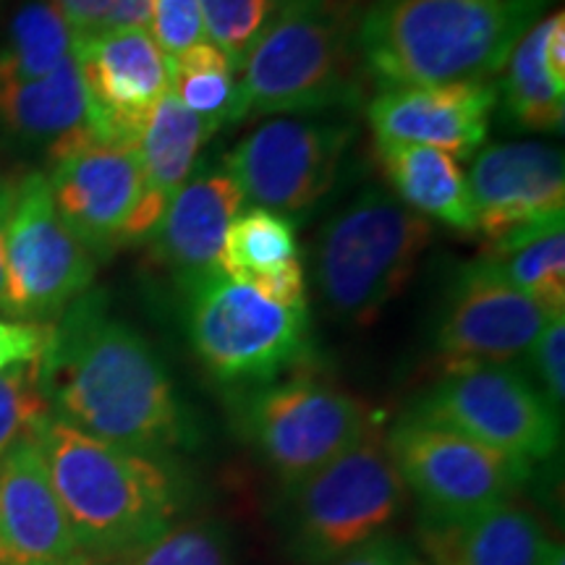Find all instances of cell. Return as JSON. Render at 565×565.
<instances>
[{"instance_id":"60d3db41","label":"cell","mask_w":565,"mask_h":565,"mask_svg":"<svg viewBox=\"0 0 565 565\" xmlns=\"http://www.w3.org/2000/svg\"><path fill=\"white\" fill-rule=\"evenodd\" d=\"M412 565H427V563H422V561H419V557H416V561H414Z\"/></svg>"},{"instance_id":"ffe728a7","label":"cell","mask_w":565,"mask_h":565,"mask_svg":"<svg viewBox=\"0 0 565 565\" xmlns=\"http://www.w3.org/2000/svg\"><path fill=\"white\" fill-rule=\"evenodd\" d=\"M419 542L427 565H547L555 550L534 513L511 500L454 519L422 515Z\"/></svg>"},{"instance_id":"5bb4252c","label":"cell","mask_w":565,"mask_h":565,"mask_svg":"<svg viewBox=\"0 0 565 565\" xmlns=\"http://www.w3.org/2000/svg\"><path fill=\"white\" fill-rule=\"evenodd\" d=\"M550 320L553 315L515 291L479 257L463 265L450 286L437 324V359L445 374L511 364L526 356Z\"/></svg>"},{"instance_id":"277c9868","label":"cell","mask_w":565,"mask_h":565,"mask_svg":"<svg viewBox=\"0 0 565 565\" xmlns=\"http://www.w3.org/2000/svg\"><path fill=\"white\" fill-rule=\"evenodd\" d=\"M364 0H278L238 68L244 118L312 116L364 100Z\"/></svg>"},{"instance_id":"9a60e30c","label":"cell","mask_w":565,"mask_h":565,"mask_svg":"<svg viewBox=\"0 0 565 565\" xmlns=\"http://www.w3.org/2000/svg\"><path fill=\"white\" fill-rule=\"evenodd\" d=\"M74 61L87 95L89 131L137 147L154 105L168 92V63L147 30L74 38Z\"/></svg>"},{"instance_id":"4fadbf2b","label":"cell","mask_w":565,"mask_h":565,"mask_svg":"<svg viewBox=\"0 0 565 565\" xmlns=\"http://www.w3.org/2000/svg\"><path fill=\"white\" fill-rule=\"evenodd\" d=\"M406 490L433 519H454L505 503L532 477V466L484 448L456 429L406 414L385 437Z\"/></svg>"},{"instance_id":"8fae6325","label":"cell","mask_w":565,"mask_h":565,"mask_svg":"<svg viewBox=\"0 0 565 565\" xmlns=\"http://www.w3.org/2000/svg\"><path fill=\"white\" fill-rule=\"evenodd\" d=\"M353 134L341 116H278L246 134L223 166L244 200L294 221L333 192Z\"/></svg>"},{"instance_id":"1f68e13d","label":"cell","mask_w":565,"mask_h":565,"mask_svg":"<svg viewBox=\"0 0 565 565\" xmlns=\"http://www.w3.org/2000/svg\"><path fill=\"white\" fill-rule=\"evenodd\" d=\"M74 38L110 30H147L150 0H51Z\"/></svg>"},{"instance_id":"cb8c5ba5","label":"cell","mask_w":565,"mask_h":565,"mask_svg":"<svg viewBox=\"0 0 565 565\" xmlns=\"http://www.w3.org/2000/svg\"><path fill=\"white\" fill-rule=\"evenodd\" d=\"M215 129L186 110L171 89L160 97L137 137V154L150 202L160 212L194 173L200 150Z\"/></svg>"},{"instance_id":"f35d334b","label":"cell","mask_w":565,"mask_h":565,"mask_svg":"<svg viewBox=\"0 0 565 565\" xmlns=\"http://www.w3.org/2000/svg\"><path fill=\"white\" fill-rule=\"evenodd\" d=\"M97 565H129L126 557H108V561H97Z\"/></svg>"},{"instance_id":"5b68a950","label":"cell","mask_w":565,"mask_h":565,"mask_svg":"<svg viewBox=\"0 0 565 565\" xmlns=\"http://www.w3.org/2000/svg\"><path fill=\"white\" fill-rule=\"evenodd\" d=\"M433 236L427 217L385 189H364L320 231L317 291L335 317L370 324L408 286Z\"/></svg>"},{"instance_id":"d6986e66","label":"cell","mask_w":565,"mask_h":565,"mask_svg":"<svg viewBox=\"0 0 565 565\" xmlns=\"http://www.w3.org/2000/svg\"><path fill=\"white\" fill-rule=\"evenodd\" d=\"M38 440L0 458V565H76L84 561Z\"/></svg>"},{"instance_id":"3957f363","label":"cell","mask_w":565,"mask_h":565,"mask_svg":"<svg viewBox=\"0 0 565 565\" xmlns=\"http://www.w3.org/2000/svg\"><path fill=\"white\" fill-rule=\"evenodd\" d=\"M34 440L87 557H126L171 526L179 511L175 479L154 456L103 443L55 416Z\"/></svg>"},{"instance_id":"74e56055","label":"cell","mask_w":565,"mask_h":565,"mask_svg":"<svg viewBox=\"0 0 565 565\" xmlns=\"http://www.w3.org/2000/svg\"><path fill=\"white\" fill-rule=\"evenodd\" d=\"M547 565H565V555H563V545H555L553 555H550Z\"/></svg>"},{"instance_id":"603a6c76","label":"cell","mask_w":565,"mask_h":565,"mask_svg":"<svg viewBox=\"0 0 565 565\" xmlns=\"http://www.w3.org/2000/svg\"><path fill=\"white\" fill-rule=\"evenodd\" d=\"M482 259L526 294L547 315H565V221L563 215L519 225L487 242Z\"/></svg>"},{"instance_id":"ba28073f","label":"cell","mask_w":565,"mask_h":565,"mask_svg":"<svg viewBox=\"0 0 565 565\" xmlns=\"http://www.w3.org/2000/svg\"><path fill=\"white\" fill-rule=\"evenodd\" d=\"M47 152L55 210L92 257H110L150 236L162 212L147 196L137 147L97 137L87 126Z\"/></svg>"},{"instance_id":"f1b7e54d","label":"cell","mask_w":565,"mask_h":565,"mask_svg":"<svg viewBox=\"0 0 565 565\" xmlns=\"http://www.w3.org/2000/svg\"><path fill=\"white\" fill-rule=\"evenodd\" d=\"M51 416V406L40 387L38 362L0 372V458L13 445L34 440Z\"/></svg>"},{"instance_id":"7a4b0ae2","label":"cell","mask_w":565,"mask_h":565,"mask_svg":"<svg viewBox=\"0 0 565 565\" xmlns=\"http://www.w3.org/2000/svg\"><path fill=\"white\" fill-rule=\"evenodd\" d=\"M550 0H364L366 76L383 87L490 82Z\"/></svg>"},{"instance_id":"4316f807","label":"cell","mask_w":565,"mask_h":565,"mask_svg":"<svg viewBox=\"0 0 565 565\" xmlns=\"http://www.w3.org/2000/svg\"><path fill=\"white\" fill-rule=\"evenodd\" d=\"M168 89L215 134L223 124H238L244 118L238 68L210 40L168 63Z\"/></svg>"},{"instance_id":"d6a6232c","label":"cell","mask_w":565,"mask_h":565,"mask_svg":"<svg viewBox=\"0 0 565 565\" xmlns=\"http://www.w3.org/2000/svg\"><path fill=\"white\" fill-rule=\"evenodd\" d=\"M150 38L158 42L166 63L200 45L204 38L200 0H150Z\"/></svg>"},{"instance_id":"d4e9b609","label":"cell","mask_w":565,"mask_h":565,"mask_svg":"<svg viewBox=\"0 0 565 565\" xmlns=\"http://www.w3.org/2000/svg\"><path fill=\"white\" fill-rule=\"evenodd\" d=\"M555 13L534 21L513 45L505 66V108L515 124L532 131H561L565 118V87L547 66V38Z\"/></svg>"},{"instance_id":"484cf974","label":"cell","mask_w":565,"mask_h":565,"mask_svg":"<svg viewBox=\"0 0 565 565\" xmlns=\"http://www.w3.org/2000/svg\"><path fill=\"white\" fill-rule=\"evenodd\" d=\"M303 263L291 217L265 207L242 210L225 233L221 273L244 286L259 288L265 280Z\"/></svg>"},{"instance_id":"30bf717a","label":"cell","mask_w":565,"mask_h":565,"mask_svg":"<svg viewBox=\"0 0 565 565\" xmlns=\"http://www.w3.org/2000/svg\"><path fill=\"white\" fill-rule=\"evenodd\" d=\"M97 259L55 210L42 171L13 181L6 231V320L51 324L95 282Z\"/></svg>"},{"instance_id":"ab89813d","label":"cell","mask_w":565,"mask_h":565,"mask_svg":"<svg viewBox=\"0 0 565 565\" xmlns=\"http://www.w3.org/2000/svg\"><path fill=\"white\" fill-rule=\"evenodd\" d=\"M76 565H97L95 557H84V561H79Z\"/></svg>"},{"instance_id":"8d00e7d4","label":"cell","mask_w":565,"mask_h":565,"mask_svg":"<svg viewBox=\"0 0 565 565\" xmlns=\"http://www.w3.org/2000/svg\"><path fill=\"white\" fill-rule=\"evenodd\" d=\"M13 181L0 175V315L6 309V231H9Z\"/></svg>"},{"instance_id":"8992f818","label":"cell","mask_w":565,"mask_h":565,"mask_svg":"<svg viewBox=\"0 0 565 565\" xmlns=\"http://www.w3.org/2000/svg\"><path fill=\"white\" fill-rule=\"evenodd\" d=\"M181 291L189 341L217 383L252 391L296 372L312 353L309 307H280L221 270Z\"/></svg>"},{"instance_id":"6da1fadb","label":"cell","mask_w":565,"mask_h":565,"mask_svg":"<svg viewBox=\"0 0 565 565\" xmlns=\"http://www.w3.org/2000/svg\"><path fill=\"white\" fill-rule=\"evenodd\" d=\"M40 387L55 419L145 456H166L192 440L171 374L150 343L89 291L51 324Z\"/></svg>"},{"instance_id":"52a82bcc","label":"cell","mask_w":565,"mask_h":565,"mask_svg":"<svg viewBox=\"0 0 565 565\" xmlns=\"http://www.w3.org/2000/svg\"><path fill=\"white\" fill-rule=\"evenodd\" d=\"M242 433L288 490L299 487L372 427L370 408L356 395L296 370L244 395Z\"/></svg>"},{"instance_id":"e575fe53","label":"cell","mask_w":565,"mask_h":565,"mask_svg":"<svg viewBox=\"0 0 565 565\" xmlns=\"http://www.w3.org/2000/svg\"><path fill=\"white\" fill-rule=\"evenodd\" d=\"M47 335H51V324L0 320V372L40 362Z\"/></svg>"},{"instance_id":"4dcf8cb0","label":"cell","mask_w":565,"mask_h":565,"mask_svg":"<svg viewBox=\"0 0 565 565\" xmlns=\"http://www.w3.org/2000/svg\"><path fill=\"white\" fill-rule=\"evenodd\" d=\"M278 0H200L204 38L221 47L236 68L249 53L252 42L273 17Z\"/></svg>"},{"instance_id":"7c38bea8","label":"cell","mask_w":565,"mask_h":565,"mask_svg":"<svg viewBox=\"0 0 565 565\" xmlns=\"http://www.w3.org/2000/svg\"><path fill=\"white\" fill-rule=\"evenodd\" d=\"M414 414L529 466L545 461L561 445L557 408L511 364L448 372Z\"/></svg>"},{"instance_id":"44dd1931","label":"cell","mask_w":565,"mask_h":565,"mask_svg":"<svg viewBox=\"0 0 565 565\" xmlns=\"http://www.w3.org/2000/svg\"><path fill=\"white\" fill-rule=\"evenodd\" d=\"M87 124V95L74 58L34 79L0 71V137L53 150Z\"/></svg>"},{"instance_id":"f546056e","label":"cell","mask_w":565,"mask_h":565,"mask_svg":"<svg viewBox=\"0 0 565 565\" xmlns=\"http://www.w3.org/2000/svg\"><path fill=\"white\" fill-rule=\"evenodd\" d=\"M129 565H231L228 542L210 521H183L126 555Z\"/></svg>"},{"instance_id":"7402d4cb","label":"cell","mask_w":565,"mask_h":565,"mask_svg":"<svg viewBox=\"0 0 565 565\" xmlns=\"http://www.w3.org/2000/svg\"><path fill=\"white\" fill-rule=\"evenodd\" d=\"M377 162L395 200L416 215L437 221L458 233H477L469 181L456 158L435 147L377 141Z\"/></svg>"},{"instance_id":"d590c367","label":"cell","mask_w":565,"mask_h":565,"mask_svg":"<svg viewBox=\"0 0 565 565\" xmlns=\"http://www.w3.org/2000/svg\"><path fill=\"white\" fill-rule=\"evenodd\" d=\"M416 561L414 550L404 540L391 534H377L362 542L359 547L349 550L328 565H412Z\"/></svg>"},{"instance_id":"2e32d148","label":"cell","mask_w":565,"mask_h":565,"mask_svg":"<svg viewBox=\"0 0 565 565\" xmlns=\"http://www.w3.org/2000/svg\"><path fill=\"white\" fill-rule=\"evenodd\" d=\"M498 89L490 82L383 87L366 105L377 141H401L469 160L482 150Z\"/></svg>"},{"instance_id":"83f0119b","label":"cell","mask_w":565,"mask_h":565,"mask_svg":"<svg viewBox=\"0 0 565 565\" xmlns=\"http://www.w3.org/2000/svg\"><path fill=\"white\" fill-rule=\"evenodd\" d=\"M74 58V34L51 0H26L13 13L9 40L0 47V71L13 76H47Z\"/></svg>"},{"instance_id":"ac0fdd59","label":"cell","mask_w":565,"mask_h":565,"mask_svg":"<svg viewBox=\"0 0 565 565\" xmlns=\"http://www.w3.org/2000/svg\"><path fill=\"white\" fill-rule=\"evenodd\" d=\"M244 194L225 166L192 173L171 196L147 244L150 263L171 273L181 288L221 270L225 233L244 210Z\"/></svg>"},{"instance_id":"836d02e7","label":"cell","mask_w":565,"mask_h":565,"mask_svg":"<svg viewBox=\"0 0 565 565\" xmlns=\"http://www.w3.org/2000/svg\"><path fill=\"white\" fill-rule=\"evenodd\" d=\"M534 374L540 380L542 393L561 412L565 401V315L553 317L545 324L532 349Z\"/></svg>"},{"instance_id":"e0dca14e","label":"cell","mask_w":565,"mask_h":565,"mask_svg":"<svg viewBox=\"0 0 565 565\" xmlns=\"http://www.w3.org/2000/svg\"><path fill=\"white\" fill-rule=\"evenodd\" d=\"M477 233L487 242L565 212L563 152L545 141H500L475 154L469 171Z\"/></svg>"},{"instance_id":"9c48e42d","label":"cell","mask_w":565,"mask_h":565,"mask_svg":"<svg viewBox=\"0 0 565 565\" xmlns=\"http://www.w3.org/2000/svg\"><path fill=\"white\" fill-rule=\"evenodd\" d=\"M291 492L296 547L312 565L383 534L406 500L404 479L374 427Z\"/></svg>"}]
</instances>
